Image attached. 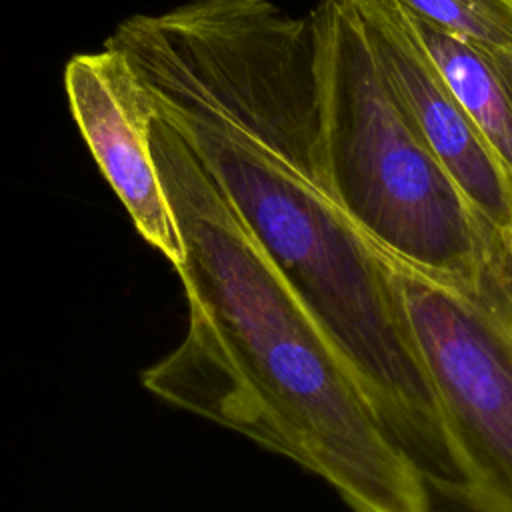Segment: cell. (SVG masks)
<instances>
[{"instance_id": "cell-1", "label": "cell", "mask_w": 512, "mask_h": 512, "mask_svg": "<svg viewBox=\"0 0 512 512\" xmlns=\"http://www.w3.org/2000/svg\"><path fill=\"white\" fill-rule=\"evenodd\" d=\"M154 160L176 220L182 342L142 372L156 398L324 478L354 512H432L428 482L328 336L158 116Z\"/></svg>"}, {"instance_id": "cell-2", "label": "cell", "mask_w": 512, "mask_h": 512, "mask_svg": "<svg viewBox=\"0 0 512 512\" xmlns=\"http://www.w3.org/2000/svg\"><path fill=\"white\" fill-rule=\"evenodd\" d=\"M206 174L428 486L462 504L468 484L382 250L330 194L286 164L226 160Z\"/></svg>"}, {"instance_id": "cell-3", "label": "cell", "mask_w": 512, "mask_h": 512, "mask_svg": "<svg viewBox=\"0 0 512 512\" xmlns=\"http://www.w3.org/2000/svg\"><path fill=\"white\" fill-rule=\"evenodd\" d=\"M310 18L334 200L390 256L476 290L492 226L396 106L348 2L322 0Z\"/></svg>"}, {"instance_id": "cell-4", "label": "cell", "mask_w": 512, "mask_h": 512, "mask_svg": "<svg viewBox=\"0 0 512 512\" xmlns=\"http://www.w3.org/2000/svg\"><path fill=\"white\" fill-rule=\"evenodd\" d=\"M382 250V248H380ZM428 370L472 512H512V314L486 270L476 290L384 252Z\"/></svg>"}, {"instance_id": "cell-5", "label": "cell", "mask_w": 512, "mask_h": 512, "mask_svg": "<svg viewBox=\"0 0 512 512\" xmlns=\"http://www.w3.org/2000/svg\"><path fill=\"white\" fill-rule=\"evenodd\" d=\"M396 106L496 230L512 228V178L446 86L394 0H346Z\"/></svg>"}, {"instance_id": "cell-6", "label": "cell", "mask_w": 512, "mask_h": 512, "mask_svg": "<svg viewBox=\"0 0 512 512\" xmlns=\"http://www.w3.org/2000/svg\"><path fill=\"white\" fill-rule=\"evenodd\" d=\"M64 88L76 126L136 232L176 266L180 234L152 152L156 112L134 68L104 46L68 60Z\"/></svg>"}, {"instance_id": "cell-7", "label": "cell", "mask_w": 512, "mask_h": 512, "mask_svg": "<svg viewBox=\"0 0 512 512\" xmlns=\"http://www.w3.org/2000/svg\"><path fill=\"white\" fill-rule=\"evenodd\" d=\"M400 12L512 178V48L460 36L402 8Z\"/></svg>"}, {"instance_id": "cell-8", "label": "cell", "mask_w": 512, "mask_h": 512, "mask_svg": "<svg viewBox=\"0 0 512 512\" xmlns=\"http://www.w3.org/2000/svg\"><path fill=\"white\" fill-rule=\"evenodd\" d=\"M444 30L512 48V0H394Z\"/></svg>"}, {"instance_id": "cell-9", "label": "cell", "mask_w": 512, "mask_h": 512, "mask_svg": "<svg viewBox=\"0 0 512 512\" xmlns=\"http://www.w3.org/2000/svg\"><path fill=\"white\" fill-rule=\"evenodd\" d=\"M500 232V230H498ZM502 234V238H504V242H506V246H508V250H510V254H512V230H504V232H500Z\"/></svg>"}, {"instance_id": "cell-10", "label": "cell", "mask_w": 512, "mask_h": 512, "mask_svg": "<svg viewBox=\"0 0 512 512\" xmlns=\"http://www.w3.org/2000/svg\"><path fill=\"white\" fill-rule=\"evenodd\" d=\"M510 230H512V228H510Z\"/></svg>"}]
</instances>
